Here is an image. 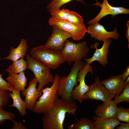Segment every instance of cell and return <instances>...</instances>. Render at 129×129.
Here are the masks:
<instances>
[{"mask_svg": "<svg viewBox=\"0 0 129 129\" xmlns=\"http://www.w3.org/2000/svg\"><path fill=\"white\" fill-rule=\"evenodd\" d=\"M79 108L75 102H65L58 99L50 109L44 113L42 118L43 129H64L66 113L75 116Z\"/></svg>", "mask_w": 129, "mask_h": 129, "instance_id": "6da1fadb", "label": "cell"}, {"mask_svg": "<svg viewBox=\"0 0 129 129\" xmlns=\"http://www.w3.org/2000/svg\"><path fill=\"white\" fill-rule=\"evenodd\" d=\"M85 64L82 59L74 61L69 75L60 77L57 93L60 98L65 102H71L74 101L71 96L72 92L74 87L78 85L77 74Z\"/></svg>", "mask_w": 129, "mask_h": 129, "instance_id": "7a4b0ae2", "label": "cell"}, {"mask_svg": "<svg viewBox=\"0 0 129 129\" xmlns=\"http://www.w3.org/2000/svg\"><path fill=\"white\" fill-rule=\"evenodd\" d=\"M60 76L56 74L54 80L51 87L42 88L40 91L42 92L38 101L36 102L32 111L38 114H44L48 111L54 103L59 98L57 91Z\"/></svg>", "mask_w": 129, "mask_h": 129, "instance_id": "3957f363", "label": "cell"}, {"mask_svg": "<svg viewBox=\"0 0 129 129\" xmlns=\"http://www.w3.org/2000/svg\"><path fill=\"white\" fill-rule=\"evenodd\" d=\"M30 53L34 59L53 70L57 69L61 64L65 62L61 51L47 49L43 45L33 48Z\"/></svg>", "mask_w": 129, "mask_h": 129, "instance_id": "277c9868", "label": "cell"}, {"mask_svg": "<svg viewBox=\"0 0 129 129\" xmlns=\"http://www.w3.org/2000/svg\"><path fill=\"white\" fill-rule=\"evenodd\" d=\"M28 69L32 71L38 81L39 85L38 90L40 91L45 85L53 83L54 77L50 72V68L43 63L38 61L29 54L26 55Z\"/></svg>", "mask_w": 129, "mask_h": 129, "instance_id": "5b68a950", "label": "cell"}, {"mask_svg": "<svg viewBox=\"0 0 129 129\" xmlns=\"http://www.w3.org/2000/svg\"><path fill=\"white\" fill-rule=\"evenodd\" d=\"M61 52L65 62L70 65L73 62L86 58L89 49L86 41L75 43L67 40Z\"/></svg>", "mask_w": 129, "mask_h": 129, "instance_id": "8992f818", "label": "cell"}, {"mask_svg": "<svg viewBox=\"0 0 129 129\" xmlns=\"http://www.w3.org/2000/svg\"><path fill=\"white\" fill-rule=\"evenodd\" d=\"M51 26H55L70 34L71 38L75 40H79L82 38L87 32L86 26L75 25L67 20H62L51 17L49 20Z\"/></svg>", "mask_w": 129, "mask_h": 129, "instance_id": "52a82bcc", "label": "cell"}, {"mask_svg": "<svg viewBox=\"0 0 129 129\" xmlns=\"http://www.w3.org/2000/svg\"><path fill=\"white\" fill-rule=\"evenodd\" d=\"M93 71L91 65L85 64L77 74V82H79V84L74 87L71 96L73 99L78 101L80 103L82 102L83 100V96L88 91L89 87V86H88L85 83V77L89 72L93 75Z\"/></svg>", "mask_w": 129, "mask_h": 129, "instance_id": "ba28073f", "label": "cell"}, {"mask_svg": "<svg viewBox=\"0 0 129 129\" xmlns=\"http://www.w3.org/2000/svg\"><path fill=\"white\" fill-rule=\"evenodd\" d=\"M52 32L45 44L43 45L47 49L61 51L67 39L71 38L70 34L55 26H52Z\"/></svg>", "mask_w": 129, "mask_h": 129, "instance_id": "9c48e42d", "label": "cell"}, {"mask_svg": "<svg viewBox=\"0 0 129 129\" xmlns=\"http://www.w3.org/2000/svg\"><path fill=\"white\" fill-rule=\"evenodd\" d=\"M96 3L93 5L101 8L99 13L94 18L87 22L88 24H92L98 22L102 18L108 15H111V17L115 16L118 14L129 13V9L123 7H116L110 5L107 0H102V3L96 0Z\"/></svg>", "mask_w": 129, "mask_h": 129, "instance_id": "30bf717a", "label": "cell"}, {"mask_svg": "<svg viewBox=\"0 0 129 129\" xmlns=\"http://www.w3.org/2000/svg\"><path fill=\"white\" fill-rule=\"evenodd\" d=\"M83 98V100H100L103 102L112 100L109 91L100 81L98 76L95 78L94 83L89 86L88 91Z\"/></svg>", "mask_w": 129, "mask_h": 129, "instance_id": "8fae6325", "label": "cell"}, {"mask_svg": "<svg viewBox=\"0 0 129 129\" xmlns=\"http://www.w3.org/2000/svg\"><path fill=\"white\" fill-rule=\"evenodd\" d=\"M101 48H97L99 44L98 42H96L90 47L91 49L94 48L95 51L92 56L89 59L84 58L86 61L85 64L89 65L93 62L97 61L98 62L103 66L104 67L108 64V54L109 52V48L113 42L111 38L104 40Z\"/></svg>", "mask_w": 129, "mask_h": 129, "instance_id": "7c38bea8", "label": "cell"}, {"mask_svg": "<svg viewBox=\"0 0 129 129\" xmlns=\"http://www.w3.org/2000/svg\"><path fill=\"white\" fill-rule=\"evenodd\" d=\"M87 28V32L91 37L99 41L103 42L107 39L112 38L117 39L120 35L117 30L116 27L112 31H107L104 27L98 22L89 24Z\"/></svg>", "mask_w": 129, "mask_h": 129, "instance_id": "4fadbf2b", "label": "cell"}, {"mask_svg": "<svg viewBox=\"0 0 129 129\" xmlns=\"http://www.w3.org/2000/svg\"><path fill=\"white\" fill-rule=\"evenodd\" d=\"M101 82L109 91L112 99L120 94L126 85L121 74L112 76Z\"/></svg>", "mask_w": 129, "mask_h": 129, "instance_id": "5bb4252c", "label": "cell"}, {"mask_svg": "<svg viewBox=\"0 0 129 129\" xmlns=\"http://www.w3.org/2000/svg\"><path fill=\"white\" fill-rule=\"evenodd\" d=\"M38 81L35 78H33L29 82L26 89L22 91L21 94L25 97V102L27 109L32 110L38 98L42 94L41 91H38L36 88Z\"/></svg>", "mask_w": 129, "mask_h": 129, "instance_id": "9a60e30c", "label": "cell"}, {"mask_svg": "<svg viewBox=\"0 0 129 129\" xmlns=\"http://www.w3.org/2000/svg\"><path fill=\"white\" fill-rule=\"evenodd\" d=\"M113 101L103 102L97 106L94 112L96 116L105 118H116L118 107Z\"/></svg>", "mask_w": 129, "mask_h": 129, "instance_id": "2e32d148", "label": "cell"}, {"mask_svg": "<svg viewBox=\"0 0 129 129\" xmlns=\"http://www.w3.org/2000/svg\"><path fill=\"white\" fill-rule=\"evenodd\" d=\"M6 80L11 88L20 91L25 90L27 81L24 71L17 74H9Z\"/></svg>", "mask_w": 129, "mask_h": 129, "instance_id": "e0dca14e", "label": "cell"}, {"mask_svg": "<svg viewBox=\"0 0 129 129\" xmlns=\"http://www.w3.org/2000/svg\"><path fill=\"white\" fill-rule=\"evenodd\" d=\"M28 48L27 40L22 38L18 46L16 48H11L9 51V54L3 59L11 60L13 62L16 61L27 55Z\"/></svg>", "mask_w": 129, "mask_h": 129, "instance_id": "ac0fdd59", "label": "cell"}, {"mask_svg": "<svg viewBox=\"0 0 129 129\" xmlns=\"http://www.w3.org/2000/svg\"><path fill=\"white\" fill-rule=\"evenodd\" d=\"M10 91L9 96L13 99V103L12 105L8 106L16 108L22 116H25L27 113V108L25 101L23 100L21 98L20 91L12 88Z\"/></svg>", "mask_w": 129, "mask_h": 129, "instance_id": "d6986e66", "label": "cell"}, {"mask_svg": "<svg viewBox=\"0 0 129 129\" xmlns=\"http://www.w3.org/2000/svg\"><path fill=\"white\" fill-rule=\"evenodd\" d=\"M93 118L95 129H114L121 123L116 118H105L94 116Z\"/></svg>", "mask_w": 129, "mask_h": 129, "instance_id": "ffe728a7", "label": "cell"}, {"mask_svg": "<svg viewBox=\"0 0 129 129\" xmlns=\"http://www.w3.org/2000/svg\"><path fill=\"white\" fill-rule=\"evenodd\" d=\"M28 69L27 61L21 58L13 63L8 67L5 71L8 74H17L24 71Z\"/></svg>", "mask_w": 129, "mask_h": 129, "instance_id": "44dd1931", "label": "cell"}, {"mask_svg": "<svg viewBox=\"0 0 129 129\" xmlns=\"http://www.w3.org/2000/svg\"><path fill=\"white\" fill-rule=\"evenodd\" d=\"M93 119L82 117L80 120L71 125H69V129H95L93 124Z\"/></svg>", "mask_w": 129, "mask_h": 129, "instance_id": "7402d4cb", "label": "cell"}, {"mask_svg": "<svg viewBox=\"0 0 129 129\" xmlns=\"http://www.w3.org/2000/svg\"><path fill=\"white\" fill-rule=\"evenodd\" d=\"M73 0H51L48 4L47 10L50 12L53 10L60 8L64 4ZM75 0L81 2L84 5H86L84 0Z\"/></svg>", "mask_w": 129, "mask_h": 129, "instance_id": "603a6c76", "label": "cell"}, {"mask_svg": "<svg viewBox=\"0 0 129 129\" xmlns=\"http://www.w3.org/2000/svg\"><path fill=\"white\" fill-rule=\"evenodd\" d=\"M68 9L60 8L53 10L50 12L51 17L62 20H66L70 11Z\"/></svg>", "mask_w": 129, "mask_h": 129, "instance_id": "cb8c5ba5", "label": "cell"}, {"mask_svg": "<svg viewBox=\"0 0 129 129\" xmlns=\"http://www.w3.org/2000/svg\"><path fill=\"white\" fill-rule=\"evenodd\" d=\"M66 20L76 25L85 26L84 23V20L82 17L77 13L73 11H70Z\"/></svg>", "mask_w": 129, "mask_h": 129, "instance_id": "d4e9b609", "label": "cell"}, {"mask_svg": "<svg viewBox=\"0 0 129 129\" xmlns=\"http://www.w3.org/2000/svg\"><path fill=\"white\" fill-rule=\"evenodd\" d=\"M122 91L113 100V102L117 105L122 102H129V83L125 85Z\"/></svg>", "mask_w": 129, "mask_h": 129, "instance_id": "484cf974", "label": "cell"}, {"mask_svg": "<svg viewBox=\"0 0 129 129\" xmlns=\"http://www.w3.org/2000/svg\"><path fill=\"white\" fill-rule=\"evenodd\" d=\"M116 118L119 121L129 123V108H118Z\"/></svg>", "mask_w": 129, "mask_h": 129, "instance_id": "4316f807", "label": "cell"}, {"mask_svg": "<svg viewBox=\"0 0 129 129\" xmlns=\"http://www.w3.org/2000/svg\"><path fill=\"white\" fill-rule=\"evenodd\" d=\"M14 113L4 110L3 108L0 107V125L4 123L7 120L11 121L16 117Z\"/></svg>", "mask_w": 129, "mask_h": 129, "instance_id": "83f0119b", "label": "cell"}, {"mask_svg": "<svg viewBox=\"0 0 129 129\" xmlns=\"http://www.w3.org/2000/svg\"><path fill=\"white\" fill-rule=\"evenodd\" d=\"M10 98L7 91H3L0 88V107L4 108L7 105Z\"/></svg>", "mask_w": 129, "mask_h": 129, "instance_id": "f1b7e54d", "label": "cell"}, {"mask_svg": "<svg viewBox=\"0 0 129 129\" xmlns=\"http://www.w3.org/2000/svg\"><path fill=\"white\" fill-rule=\"evenodd\" d=\"M2 75V74H0V88L5 91H10L11 87L10 85L3 78Z\"/></svg>", "mask_w": 129, "mask_h": 129, "instance_id": "f546056e", "label": "cell"}, {"mask_svg": "<svg viewBox=\"0 0 129 129\" xmlns=\"http://www.w3.org/2000/svg\"><path fill=\"white\" fill-rule=\"evenodd\" d=\"M13 124V127L11 129H27V128L23 124L20 122L17 121L13 119L11 120Z\"/></svg>", "mask_w": 129, "mask_h": 129, "instance_id": "4dcf8cb0", "label": "cell"}, {"mask_svg": "<svg viewBox=\"0 0 129 129\" xmlns=\"http://www.w3.org/2000/svg\"><path fill=\"white\" fill-rule=\"evenodd\" d=\"M123 80L125 81L129 75V65L126 66L123 73L121 74Z\"/></svg>", "mask_w": 129, "mask_h": 129, "instance_id": "1f68e13d", "label": "cell"}, {"mask_svg": "<svg viewBox=\"0 0 129 129\" xmlns=\"http://www.w3.org/2000/svg\"><path fill=\"white\" fill-rule=\"evenodd\" d=\"M120 125L118 126L116 128L117 129H129V123H121Z\"/></svg>", "mask_w": 129, "mask_h": 129, "instance_id": "d6a6232c", "label": "cell"}, {"mask_svg": "<svg viewBox=\"0 0 129 129\" xmlns=\"http://www.w3.org/2000/svg\"><path fill=\"white\" fill-rule=\"evenodd\" d=\"M127 29L126 31L125 36L126 37L128 42V48H129V21H127L126 22Z\"/></svg>", "mask_w": 129, "mask_h": 129, "instance_id": "836d02e7", "label": "cell"}, {"mask_svg": "<svg viewBox=\"0 0 129 129\" xmlns=\"http://www.w3.org/2000/svg\"><path fill=\"white\" fill-rule=\"evenodd\" d=\"M124 82L126 85L129 83V76L128 77L126 80L124 81Z\"/></svg>", "mask_w": 129, "mask_h": 129, "instance_id": "e575fe53", "label": "cell"}, {"mask_svg": "<svg viewBox=\"0 0 129 129\" xmlns=\"http://www.w3.org/2000/svg\"><path fill=\"white\" fill-rule=\"evenodd\" d=\"M1 58L0 57V60L1 59Z\"/></svg>", "mask_w": 129, "mask_h": 129, "instance_id": "d590c367", "label": "cell"}]
</instances>
